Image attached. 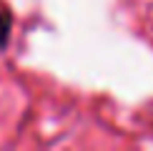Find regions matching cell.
<instances>
[{"label": "cell", "mask_w": 153, "mask_h": 151, "mask_svg": "<svg viewBox=\"0 0 153 151\" xmlns=\"http://www.w3.org/2000/svg\"><path fill=\"white\" fill-rule=\"evenodd\" d=\"M5 20H8V18H0V40L5 38Z\"/></svg>", "instance_id": "cell-1"}]
</instances>
